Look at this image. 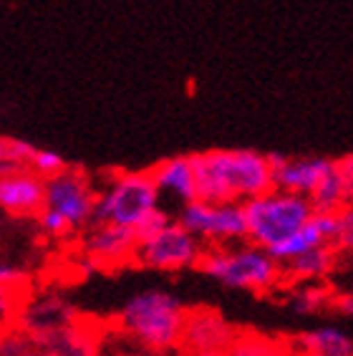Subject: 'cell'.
Listing matches in <instances>:
<instances>
[{"label":"cell","mask_w":353,"mask_h":356,"mask_svg":"<svg viewBox=\"0 0 353 356\" xmlns=\"http://www.w3.org/2000/svg\"><path fill=\"white\" fill-rule=\"evenodd\" d=\"M195 157L197 200L247 202L275 187L270 154L258 149H207Z\"/></svg>","instance_id":"obj_2"},{"label":"cell","mask_w":353,"mask_h":356,"mask_svg":"<svg viewBox=\"0 0 353 356\" xmlns=\"http://www.w3.org/2000/svg\"><path fill=\"white\" fill-rule=\"evenodd\" d=\"M162 207V192L156 187L151 170L114 172L104 185H99L94 222H111L139 230L142 222Z\"/></svg>","instance_id":"obj_4"},{"label":"cell","mask_w":353,"mask_h":356,"mask_svg":"<svg viewBox=\"0 0 353 356\" xmlns=\"http://www.w3.org/2000/svg\"><path fill=\"white\" fill-rule=\"evenodd\" d=\"M10 170H15V167H6V165H0V177H3L6 172H10Z\"/></svg>","instance_id":"obj_28"},{"label":"cell","mask_w":353,"mask_h":356,"mask_svg":"<svg viewBox=\"0 0 353 356\" xmlns=\"http://www.w3.org/2000/svg\"><path fill=\"white\" fill-rule=\"evenodd\" d=\"M346 255L340 253L338 245H320L306 255H298L295 261L286 263V283H313V281H328L336 270H338L340 261Z\"/></svg>","instance_id":"obj_18"},{"label":"cell","mask_w":353,"mask_h":356,"mask_svg":"<svg viewBox=\"0 0 353 356\" xmlns=\"http://www.w3.org/2000/svg\"><path fill=\"white\" fill-rule=\"evenodd\" d=\"M46 207V179L31 167H15L0 177V213L15 220H35Z\"/></svg>","instance_id":"obj_12"},{"label":"cell","mask_w":353,"mask_h":356,"mask_svg":"<svg viewBox=\"0 0 353 356\" xmlns=\"http://www.w3.org/2000/svg\"><path fill=\"white\" fill-rule=\"evenodd\" d=\"M230 356H298L290 336L268 334L258 329H240Z\"/></svg>","instance_id":"obj_21"},{"label":"cell","mask_w":353,"mask_h":356,"mask_svg":"<svg viewBox=\"0 0 353 356\" xmlns=\"http://www.w3.org/2000/svg\"><path fill=\"white\" fill-rule=\"evenodd\" d=\"M240 326L212 306H192L184 321L176 356H230Z\"/></svg>","instance_id":"obj_9"},{"label":"cell","mask_w":353,"mask_h":356,"mask_svg":"<svg viewBox=\"0 0 353 356\" xmlns=\"http://www.w3.org/2000/svg\"><path fill=\"white\" fill-rule=\"evenodd\" d=\"M106 356H147V354H142V351H139V354H106Z\"/></svg>","instance_id":"obj_29"},{"label":"cell","mask_w":353,"mask_h":356,"mask_svg":"<svg viewBox=\"0 0 353 356\" xmlns=\"http://www.w3.org/2000/svg\"><path fill=\"white\" fill-rule=\"evenodd\" d=\"M79 248H81V258L94 263L96 270H116L136 263L139 235L131 227L94 222L81 233Z\"/></svg>","instance_id":"obj_10"},{"label":"cell","mask_w":353,"mask_h":356,"mask_svg":"<svg viewBox=\"0 0 353 356\" xmlns=\"http://www.w3.org/2000/svg\"><path fill=\"white\" fill-rule=\"evenodd\" d=\"M176 220L190 230L204 248L235 245L247 240V218L243 202H207L192 200L179 207Z\"/></svg>","instance_id":"obj_6"},{"label":"cell","mask_w":353,"mask_h":356,"mask_svg":"<svg viewBox=\"0 0 353 356\" xmlns=\"http://www.w3.org/2000/svg\"><path fill=\"white\" fill-rule=\"evenodd\" d=\"M338 240H336V245L343 255H353V205L343 207L338 213Z\"/></svg>","instance_id":"obj_26"},{"label":"cell","mask_w":353,"mask_h":356,"mask_svg":"<svg viewBox=\"0 0 353 356\" xmlns=\"http://www.w3.org/2000/svg\"><path fill=\"white\" fill-rule=\"evenodd\" d=\"M28 167H31L33 172H38L43 179H51V177H56V175H61L63 170H68L66 159H63L58 152L38 149V147H35V154H33V159H31V165Z\"/></svg>","instance_id":"obj_25"},{"label":"cell","mask_w":353,"mask_h":356,"mask_svg":"<svg viewBox=\"0 0 353 356\" xmlns=\"http://www.w3.org/2000/svg\"><path fill=\"white\" fill-rule=\"evenodd\" d=\"M0 356H46L41 341L18 323L0 326Z\"/></svg>","instance_id":"obj_22"},{"label":"cell","mask_w":353,"mask_h":356,"mask_svg":"<svg viewBox=\"0 0 353 356\" xmlns=\"http://www.w3.org/2000/svg\"><path fill=\"white\" fill-rule=\"evenodd\" d=\"M99 187L86 172L68 167L61 175L46 179V210L61 215L71 233L81 235L88 225H94Z\"/></svg>","instance_id":"obj_8"},{"label":"cell","mask_w":353,"mask_h":356,"mask_svg":"<svg viewBox=\"0 0 353 356\" xmlns=\"http://www.w3.org/2000/svg\"><path fill=\"white\" fill-rule=\"evenodd\" d=\"M79 318H83V314L58 291H41V293L23 296L13 323H18L28 334L43 336L56 329H63Z\"/></svg>","instance_id":"obj_11"},{"label":"cell","mask_w":353,"mask_h":356,"mask_svg":"<svg viewBox=\"0 0 353 356\" xmlns=\"http://www.w3.org/2000/svg\"><path fill=\"white\" fill-rule=\"evenodd\" d=\"M207 248L199 243L179 220H172L162 230L139 240L136 250V266L162 270V273H176L199 268Z\"/></svg>","instance_id":"obj_7"},{"label":"cell","mask_w":353,"mask_h":356,"mask_svg":"<svg viewBox=\"0 0 353 356\" xmlns=\"http://www.w3.org/2000/svg\"><path fill=\"white\" fill-rule=\"evenodd\" d=\"M243 205L247 218V240L268 250L278 248L293 233H298L315 215V205L311 202V197L280 190V187H272Z\"/></svg>","instance_id":"obj_5"},{"label":"cell","mask_w":353,"mask_h":356,"mask_svg":"<svg viewBox=\"0 0 353 356\" xmlns=\"http://www.w3.org/2000/svg\"><path fill=\"white\" fill-rule=\"evenodd\" d=\"M336 288L328 281L290 283L286 286V306L298 316H318L333 309Z\"/></svg>","instance_id":"obj_20"},{"label":"cell","mask_w":353,"mask_h":356,"mask_svg":"<svg viewBox=\"0 0 353 356\" xmlns=\"http://www.w3.org/2000/svg\"><path fill=\"white\" fill-rule=\"evenodd\" d=\"M331 311L338 316H346V318H353V288H348V291H336Z\"/></svg>","instance_id":"obj_27"},{"label":"cell","mask_w":353,"mask_h":356,"mask_svg":"<svg viewBox=\"0 0 353 356\" xmlns=\"http://www.w3.org/2000/svg\"><path fill=\"white\" fill-rule=\"evenodd\" d=\"M298 354L315 356H353V336L340 326H318L290 336Z\"/></svg>","instance_id":"obj_19"},{"label":"cell","mask_w":353,"mask_h":356,"mask_svg":"<svg viewBox=\"0 0 353 356\" xmlns=\"http://www.w3.org/2000/svg\"><path fill=\"white\" fill-rule=\"evenodd\" d=\"M338 213H323V210H315L306 225L300 227L298 233H293L288 240H283L278 248H272L270 253L278 258L283 266L290 261H295L298 255H306L311 250L320 245H336L338 240Z\"/></svg>","instance_id":"obj_15"},{"label":"cell","mask_w":353,"mask_h":356,"mask_svg":"<svg viewBox=\"0 0 353 356\" xmlns=\"http://www.w3.org/2000/svg\"><path fill=\"white\" fill-rule=\"evenodd\" d=\"M31 275L15 255H10L6 248H0V291H13L18 296H26V288Z\"/></svg>","instance_id":"obj_23"},{"label":"cell","mask_w":353,"mask_h":356,"mask_svg":"<svg viewBox=\"0 0 353 356\" xmlns=\"http://www.w3.org/2000/svg\"><path fill=\"white\" fill-rule=\"evenodd\" d=\"M35 154V147L26 139L0 134V165L6 167H28Z\"/></svg>","instance_id":"obj_24"},{"label":"cell","mask_w":353,"mask_h":356,"mask_svg":"<svg viewBox=\"0 0 353 356\" xmlns=\"http://www.w3.org/2000/svg\"><path fill=\"white\" fill-rule=\"evenodd\" d=\"M311 202L323 213H340L343 207L353 205V154L333 159L331 175L315 190Z\"/></svg>","instance_id":"obj_17"},{"label":"cell","mask_w":353,"mask_h":356,"mask_svg":"<svg viewBox=\"0 0 353 356\" xmlns=\"http://www.w3.org/2000/svg\"><path fill=\"white\" fill-rule=\"evenodd\" d=\"M151 177L162 197H172L179 207L197 200V170H195L192 154L162 159L159 165L151 167Z\"/></svg>","instance_id":"obj_16"},{"label":"cell","mask_w":353,"mask_h":356,"mask_svg":"<svg viewBox=\"0 0 353 356\" xmlns=\"http://www.w3.org/2000/svg\"><path fill=\"white\" fill-rule=\"evenodd\" d=\"M197 270L220 286L255 296H272L288 286L283 263L268 248L255 245L250 240L235 245L207 248Z\"/></svg>","instance_id":"obj_3"},{"label":"cell","mask_w":353,"mask_h":356,"mask_svg":"<svg viewBox=\"0 0 353 356\" xmlns=\"http://www.w3.org/2000/svg\"><path fill=\"white\" fill-rule=\"evenodd\" d=\"M270 162L275 172V187L303 197H313L333 170V159L328 157H288L270 152Z\"/></svg>","instance_id":"obj_14"},{"label":"cell","mask_w":353,"mask_h":356,"mask_svg":"<svg viewBox=\"0 0 353 356\" xmlns=\"http://www.w3.org/2000/svg\"><path fill=\"white\" fill-rule=\"evenodd\" d=\"M35 339L46 356H106V326L86 316Z\"/></svg>","instance_id":"obj_13"},{"label":"cell","mask_w":353,"mask_h":356,"mask_svg":"<svg viewBox=\"0 0 353 356\" xmlns=\"http://www.w3.org/2000/svg\"><path fill=\"white\" fill-rule=\"evenodd\" d=\"M298 356H315V354H298Z\"/></svg>","instance_id":"obj_30"},{"label":"cell","mask_w":353,"mask_h":356,"mask_svg":"<svg viewBox=\"0 0 353 356\" xmlns=\"http://www.w3.org/2000/svg\"><path fill=\"white\" fill-rule=\"evenodd\" d=\"M190 309L167 288H147L124 303L114 318V331L147 356L176 354Z\"/></svg>","instance_id":"obj_1"}]
</instances>
